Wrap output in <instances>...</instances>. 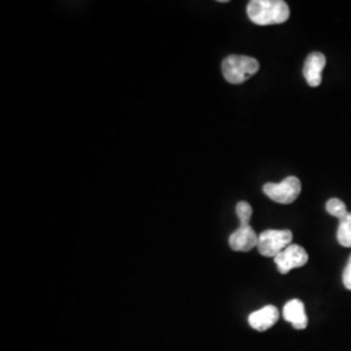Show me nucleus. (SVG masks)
Returning a JSON list of instances; mask_svg holds the SVG:
<instances>
[{"label": "nucleus", "mask_w": 351, "mask_h": 351, "mask_svg": "<svg viewBox=\"0 0 351 351\" xmlns=\"http://www.w3.org/2000/svg\"><path fill=\"white\" fill-rule=\"evenodd\" d=\"M259 236L250 226H241L229 237V246L234 251H250L258 247Z\"/></svg>", "instance_id": "7"}, {"label": "nucleus", "mask_w": 351, "mask_h": 351, "mask_svg": "<svg viewBox=\"0 0 351 351\" xmlns=\"http://www.w3.org/2000/svg\"><path fill=\"white\" fill-rule=\"evenodd\" d=\"M284 319L295 329H304L308 324V319L304 311V304L300 300H291L284 307Z\"/></svg>", "instance_id": "9"}, {"label": "nucleus", "mask_w": 351, "mask_h": 351, "mask_svg": "<svg viewBox=\"0 0 351 351\" xmlns=\"http://www.w3.org/2000/svg\"><path fill=\"white\" fill-rule=\"evenodd\" d=\"M291 241H293V233L290 230L268 229L259 234L258 251L263 256L275 259L280 252H282L291 245Z\"/></svg>", "instance_id": "3"}, {"label": "nucleus", "mask_w": 351, "mask_h": 351, "mask_svg": "<svg viewBox=\"0 0 351 351\" xmlns=\"http://www.w3.org/2000/svg\"><path fill=\"white\" fill-rule=\"evenodd\" d=\"M221 71L229 84L239 85L258 73L259 62L251 56L229 55L221 63Z\"/></svg>", "instance_id": "2"}, {"label": "nucleus", "mask_w": 351, "mask_h": 351, "mask_svg": "<svg viewBox=\"0 0 351 351\" xmlns=\"http://www.w3.org/2000/svg\"><path fill=\"white\" fill-rule=\"evenodd\" d=\"M277 320H278V310L275 306H265L249 316V324L251 328L259 332H264L271 326H275Z\"/></svg>", "instance_id": "8"}, {"label": "nucleus", "mask_w": 351, "mask_h": 351, "mask_svg": "<svg viewBox=\"0 0 351 351\" xmlns=\"http://www.w3.org/2000/svg\"><path fill=\"white\" fill-rule=\"evenodd\" d=\"M301 181L295 176H289L280 184L268 182L263 186L264 194L280 204H290L301 194Z\"/></svg>", "instance_id": "4"}, {"label": "nucleus", "mask_w": 351, "mask_h": 351, "mask_svg": "<svg viewBox=\"0 0 351 351\" xmlns=\"http://www.w3.org/2000/svg\"><path fill=\"white\" fill-rule=\"evenodd\" d=\"M247 16L256 25H278L288 21L290 10L284 0H251Z\"/></svg>", "instance_id": "1"}, {"label": "nucleus", "mask_w": 351, "mask_h": 351, "mask_svg": "<svg viewBox=\"0 0 351 351\" xmlns=\"http://www.w3.org/2000/svg\"><path fill=\"white\" fill-rule=\"evenodd\" d=\"M326 58L324 53L315 51L311 52L303 65V75L306 78V82L311 88H317L322 85V73L326 68Z\"/></svg>", "instance_id": "6"}, {"label": "nucleus", "mask_w": 351, "mask_h": 351, "mask_svg": "<svg viewBox=\"0 0 351 351\" xmlns=\"http://www.w3.org/2000/svg\"><path fill=\"white\" fill-rule=\"evenodd\" d=\"M342 281H343V285L348 290H351V255L348 261V264L343 269V274H342Z\"/></svg>", "instance_id": "13"}, {"label": "nucleus", "mask_w": 351, "mask_h": 351, "mask_svg": "<svg viewBox=\"0 0 351 351\" xmlns=\"http://www.w3.org/2000/svg\"><path fill=\"white\" fill-rule=\"evenodd\" d=\"M308 262V254L300 245H290L275 258V264L281 275H287L294 268H301Z\"/></svg>", "instance_id": "5"}, {"label": "nucleus", "mask_w": 351, "mask_h": 351, "mask_svg": "<svg viewBox=\"0 0 351 351\" xmlns=\"http://www.w3.org/2000/svg\"><path fill=\"white\" fill-rule=\"evenodd\" d=\"M337 241L343 247H351V213L339 220V229H337Z\"/></svg>", "instance_id": "10"}, {"label": "nucleus", "mask_w": 351, "mask_h": 351, "mask_svg": "<svg viewBox=\"0 0 351 351\" xmlns=\"http://www.w3.org/2000/svg\"><path fill=\"white\" fill-rule=\"evenodd\" d=\"M236 213L239 216L241 226H249L251 216H252V207L247 202H239L236 207Z\"/></svg>", "instance_id": "12"}, {"label": "nucleus", "mask_w": 351, "mask_h": 351, "mask_svg": "<svg viewBox=\"0 0 351 351\" xmlns=\"http://www.w3.org/2000/svg\"><path fill=\"white\" fill-rule=\"evenodd\" d=\"M326 213L335 217H337L339 220L345 219L349 213H348V208L345 206V203L342 201H339L337 198H332L329 201L326 202Z\"/></svg>", "instance_id": "11"}]
</instances>
